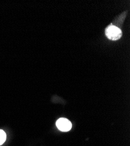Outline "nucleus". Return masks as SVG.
Returning <instances> with one entry per match:
<instances>
[{
    "mask_svg": "<svg viewBox=\"0 0 130 146\" xmlns=\"http://www.w3.org/2000/svg\"><path fill=\"white\" fill-rule=\"evenodd\" d=\"M105 33L107 38L111 40H117L122 36V32L120 28L113 25H110L106 29Z\"/></svg>",
    "mask_w": 130,
    "mask_h": 146,
    "instance_id": "f257e3e1",
    "label": "nucleus"
},
{
    "mask_svg": "<svg viewBox=\"0 0 130 146\" xmlns=\"http://www.w3.org/2000/svg\"><path fill=\"white\" fill-rule=\"evenodd\" d=\"M57 128L62 131H68L72 127L71 121L66 118L59 119L56 122Z\"/></svg>",
    "mask_w": 130,
    "mask_h": 146,
    "instance_id": "f03ea898",
    "label": "nucleus"
},
{
    "mask_svg": "<svg viewBox=\"0 0 130 146\" xmlns=\"http://www.w3.org/2000/svg\"><path fill=\"white\" fill-rule=\"evenodd\" d=\"M7 135L5 131L0 129V145H2L6 140Z\"/></svg>",
    "mask_w": 130,
    "mask_h": 146,
    "instance_id": "7ed1b4c3",
    "label": "nucleus"
}]
</instances>
